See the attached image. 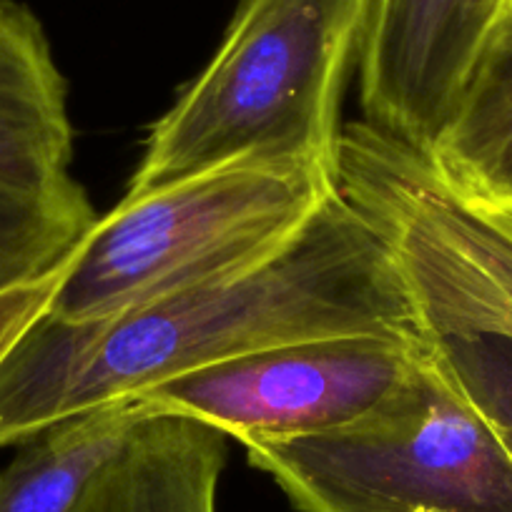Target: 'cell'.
<instances>
[{
	"mask_svg": "<svg viewBox=\"0 0 512 512\" xmlns=\"http://www.w3.org/2000/svg\"><path fill=\"white\" fill-rule=\"evenodd\" d=\"M374 0H236L209 66L151 126L128 196L239 161L337 174L339 108Z\"/></svg>",
	"mask_w": 512,
	"mask_h": 512,
	"instance_id": "cell-2",
	"label": "cell"
},
{
	"mask_svg": "<svg viewBox=\"0 0 512 512\" xmlns=\"http://www.w3.org/2000/svg\"><path fill=\"white\" fill-rule=\"evenodd\" d=\"M96 219L81 186L58 196L0 186V292L61 267Z\"/></svg>",
	"mask_w": 512,
	"mask_h": 512,
	"instance_id": "cell-11",
	"label": "cell"
},
{
	"mask_svg": "<svg viewBox=\"0 0 512 512\" xmlns=\"http://www.w3.org/2000/svg\"><path fill=\"white\" fill-rule=\"evenodd\" d=\"M66 81L41 21L0 0V186L31 196L78 189Z\"/></svg>",
	"mask_w": 512,
	"mask_h": 512,
	"instance_id": "cell-8",
	"label": "cell"
},
{
	"mask_svg": "<svg viewBox=\"0 0 512 512\" xmlns=\"http://www.w3.org/2000/svg\"><path fill=\"white\" fill-rule=\"evenodd\" d=\"M63 267H66V262L36 282L0 292V362L11 352L13 344L23 337V332L48 309L58 282H61Z\"/></svg>",
	"mask_w": 512,
	"mask_h": 512,
	"instance_id": "cell-14",
	"label": "cell"
},
{
	"mask_svg": "<svg viewBox=\"0 0 512 512\" xmlns=\"http://www.w3.org/2000/svg\"><path fill=\"white\" fill-rule=\"evenodd\" d=\"M420 337L512 455V339L457 329H422Z\"/></svg>",
	"mask_w": 512,
	"mask_h": 512,
	"instance_id": "cell-12",
	"label": "cell"
},
{
	"mask_svg": "<svg viewBox=\"0 0 512 512\" xmlns=\"http://www.w3.org/2000/svg\"><path fill=\"white\" fill-rule=\"evenodd\" d=\"M337 334L420 337L390 244L342 191L249 272L98 322L43 312L0 362V447L181 374Z\"/></svg>",
	"mask_w": 512,
	"mask_h": 512,
	"instance_id": "cell-1",
	"label": "cell"
},
{
	"mask_svg": "<svg viewBox=\"0 0 512 512\" xmlns=\"http://www.w3.org/2000/svg\"><path fill=\"white\" fill-rule=\"evenodd\" d=\"M427 344L400 334H337L241 354L149 387L151 410L194 417L241 445L349 427L420 367Z\"/></svg>",
	"mask_w": 512,
	"mask_h": 512,
	"instance_id": "cell-6",
	"label": "cell"
},
{
	"mask_svg": "<svg viewBox=\"0 0 512 512\" xmlns=\"http://www.w3.org/2000/svg\"><path fill=\"white\" fill-rule=\"evenodd\" d=\"M465 118L487 154L512 171V0L467 83Z\"/></svg>",
	"mask_w": 512,
	"mask_h": 512,
	"instance_id": "cell-13",
	"label": "cell"
},
{
	"mask_svg": "<svg viewBox=\"0 0 512 512\" xmlns=\"http://www.w3.org/2000/svg\"><path fill=\"white\" fill-rule=\"evenodd\" d=\"M339 191L337 174L239 161L118 201L66 259L46 312L113 319L259 267Z\"/></svg>",
	"mask_w": 512,
	"mask_h": 512,
	"instance_id": "cell-3",
	"label": "cell"
},
{
	"mask_svg": "<svg viewBox=\"0 0 512 512\" xmlns=\"http://www.w3.org/2000/svg\"><path fill=\"white\" fill-rule=\"evenodd\" d=\"M337 181L390 244L420 332L512 339V214L467 201L425 154L364 121L342 128Z\"/></svg>",
	"mask_w": 512,
	"mask_h": 512,
	"instance_id": "cell-5",
	"label": "cell"
},
{
	"mask_svg": "<svg viewBox=\"0 0 512 512\" xmlns=\"http://www.w3.org/2000/svg\"><path fill=\"white\" fill-rule=\"evenodd\" d=\"M244 447L302 512H512L510 450L430 349L354 425Z\"/></svg>",
	"mask_w": 512,
	"mask_h": 512,
	"instance_id": "cell-4",
	"label": "cell"
},
{
	"mask_svg": "<svg viewBox=\"0 0 512 512\" xmlns=\"http://www.w3.org/2000/svg\"><path fill=\"white\" fill-rule=\"evenodd\" d=\"M226 435L151 410L93 475L73 512H216Z\"/></svg>",
	"mask_w": 512,
	"mask_h": 512,
	"instance_id": "cell-9",
	"label": "cell"
},
{
	"mask_svg": "<svg viewBox=\"0 0 512 512\" xmlns=\"http://www.w3.org/2000/svg\"><path fill=\"white\" fill-rule=\"evenodd\" d=\"M510 0H374L359 56L364 123L432 156Z\"/></svg>",
	"mask_w": 512,
	"mask_h": 512,
	"instance_id": "cell-7",
	"label": "cell"
},
{
	"mask_svg": "<svg viewBox=\"0 0 512 512\" xmlns=\"http://www.w3.org/2000/svg\"><path fill=\"white\" fill-rule=\"evenodd\" d=\"M149 412L141 400L106 402L23 442L0 472V512H73L93 475Z\"/></svg>",
	"mask_w": 512,
	"mask_h": 512,
	"instance_id": "cell-10",
	"label": "cell"
}]
</instances>
